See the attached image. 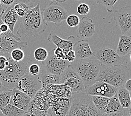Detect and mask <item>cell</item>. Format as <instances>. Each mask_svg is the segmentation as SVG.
I'll list each match as a JSON object with an SVG mask.
<instances>
[{
    "label": "cell",
    "mask_w": 131,
    "mask_h": 116,
    "mask_svg": "<svg viewBox=\"0 0 131 116\" xmlns=\"http://www.w3.org/2000/svg\"><path fill=\"white\" fill-rule=\"evenodd\" d=\"M19 27L17 34L20 37L36 36L45 32L48 24L43 18L40 4L31 8L23 18H19Z\"/></svg>",
    "instance_id": "cell-1"
},
{
    "label": "cell",
    "mask_w": 131,
    "mask_h": 116,
    "mask_svg": "<svg viewBox=\"0 0 131 116\" xmlns=\"http://www.w3.org/2000/svg\"><path fill=\"white\" fill-rule=\"evenodd\" d=\"M82 79L85 88L94 84L101 69L102 65L95 59L76 60L70 64Z\"/></svg>",
    "instance_id": "cell-2"
},
{
    "label": "cell",
    "mask_w": 131,
    "mask_h": 116,
    "mask_svg": "<svg viewBox=\"0 0 131 116\" xmlns=\"http://www.w3.org/2000/svg\"><path fill=\"white\" fill-rule=\"evenodd\" d=\"M70 99L71 106L67 116H102L90 96L84 92L72 93Z\"/></svg>",
    "instance_id": "cell-3"
},
{
    "label": "cell",
    "mask_w": 131,
    "mask_h": 116,
    "mask_svg": "<svg viewBox=\"0 0 131 116\" xmlns=\"http://www.w3.org/2000/svg\"><path fill=\"white\" fill-rule=\"evenodd\" d=\"M130 77L126 67L123 65L102 66L96 81H101L119 89L124 87Z\"/></svg>",
    "instance_id": "cell-4"
},
{
    "label": "cell",
    "mask_w": 131,
    "mask_h": 116,
    "mask_svg": "<svg viewBox=\"0 0 131 116\" xmlns=\"http://www.w3.org/2000/svg\"><path fill=\"white\" fill-rule=\"evenodd\" d=\"M27 73V63L15 62L11 58L9 65L0 71V80L6 89L12 90L20 78Z\"/></svg>",
    "instance_id": "cell-5"
},
{
    "label": "cell",
    "mask_w": 131,
    "mask_h": 116,
    "mask_svg": "<svg viewBox=\"0 0 131 116\" xmlns=\"http://www.w3.org/2000/svg\"><path fill=\"white\" fill-rule=\"evenodd\" d=\"M42 15L45 23H52L57 26H60L68 16L67 10L56 1L49 4L43 10Z\"/></svg>",
    "instance_id": "cell-6"
},
{
    "label": "cell",
    "mask_w": 131,
    "mask_h": 116,
    "mask_svg": "<svg viewBox=\"0 0 131 116\" xmlns=\"http://www.w3.org/2000/svg\"><path fill=\"white\" fill-rule=\"evenodd\" d=\"M15 88L33 98L37 92L43 87L38 76H32L27 73L17 81Z\"/></svg>",
    "instance_id": "cell-7"
},
{
    "label": "cell",
    "mask_w": 131,
    "mask_h": 116,
    "mask_svg": "<svg viewBox=\"0 0 131 116\" xmlns=\"http://www.w3.org/2000/svg\"><path fill=\"white\" fill-rule=\"evenodd\" d=\"M60 83L71 90L72 93L83 92L85 87L82 79L71 64L60 75Z\"/></svg>",
    "instance_id": "cell-8"
},
{
    "label": "cell",
    "mask_w": 131,
    "mask_h": 116,
    "mask_svg": "<svg viewBox=\"0 0 131 116\" xmlns=\"http://www.w3.org/2000/svg\"><path fill=\"white\" fill-rule=\"evenodd\" d=\"M94 56L102 66L123 65L124 59L117 54L116 51L108 47H103L94 52Z\"/></svg>",
    "instance_id": "cell-9"
},
{
    "label": "cell",
    "mask_w": 131,
    "mask_h": 116,
    "mask_svg": "<svg viewBox=\"0 0 131 116\" xmlns=\"http://www.w3.org/2000/svg\"><path fill=\"white\" fill-rule=\"evenodd\" d=\"M40 63L42 70L57 76H60L70 64L66 60H59L56 58L53 50L49 52L48 59Z\"/></svg>",
    "instance_id": "cell-10"
},
{
    "label": "cell",
    "mask_w": 131,
    "mask_h": 116,
    "mask_svg": "<svg viewBox=\"0 0 131 116\" xmlns=\"http://www.w3.org/2000/svg\"><path fill=\"white\" fill-rule=\"evenodd\" d=\"M113 17L115 25L119 27L122 35L128 32L131 29V6H126L115 10Z\"/></svg>",
    "instance_id": "cell-11"
},
{
    "label": "cell",
    "mask_w": 131,
    "mask_h": 116,
    "mask_svg": "<svg viewBox=\"0 0 131 116\" xmlns=\"http://www.w3.org/2000/svg\"><path fill=\"white\" fill-rule=\"evenodd\" d=\"M118 89L107 83L98 81L92 86L85 88L83 92L89 96H102L111 98L116 94Z\"/></svg>",
    "instance_id": "cell-12"
},
{
    "label": "cell",
    "mask_w": 131,
    "mask_h": 116,
    "mask_svg": "<svg viewBox=\"0 0 131 116\" xmlns=\"http://www.w3.org/2000/svg\"><path fill=\"white\" fill-rule=\"evenodd\" d=\"M95 33V24L92 19L84 16L80 20L77 30V37L79 39H88Z\"/></svg>",
    "instance_id": "cell-13"
},
{
    "label": "cell",
    "mask_w": 131,
    "mask_h": 116,
    "mask_svg": "<svg viewBox=\"0 0 131 116\" xmlns=\"http://www.w3.org/2000/svg\"><path fill=\"white\" fill-rule=\"evenodd\" d=\"M27 45V42L18 41L14 38L5 34L0 35V52L3 54H10L14 49H22Z\"/></svg>",
    "instance_id": "cell-14"
},
{
    "label": "cell",
    "mask_w": 131,
    "mask_h": 116,
    "mask_svg": "<svg viewBox=\"0 0 131 116\" xmlns=\"http://www.w3.org/2000/svg\"><path fill=\"white\" fill-rule=\"evenodd\" d=\"M31 99L32 98L29 96L14 88L12 90L10 104L15 106L25 112H27L29 111Z\"/></svg>",
    "instance_id": "cell-15"
},
{
    "label": "cell",
    "mask_w": 131,
    "mask_h": 116,
    "mask_svg": "<svg viewBox=\"0 0 131 116\" xmlns=\"http://www.w3.org/2000/svg\"><path fill=\"white\" fill-rule=\"evenodd\" d=\"M49 41H51L57 46V48L63 50L65 54L73 49L74 44L75 43V37L74 36H69L67 39L64 40L59 37L54 33H51L48 37Z\"/></svg>",
    "instance_id": "cell-16"
},
{
    "label": "cell",
    "mask_w": 131,
    "mask_h": 116,
    "mask_svg": "<svg viewBox=\"0 0 131 116\" xmlns=\"http://www.w3.org/2000/svg\"><path fill=\"white\" fill-rule=\"evenodd\" d=\"M73 50L75 53L76 60L89 59L94 56V52L91 50L88 42L86 40L77 41L74 44Z\"/></svg>",
    "instance_id": "cell-17"
},
{
    "label": "cell",
    "mask_w": 131,
    "mask_h": 116,
    "mask_svg": "<svg viewBox=\"0 0 131 116\" xmlns=\"http://www.w3.org/2000/svg\"><path fill=\"white\" fill-rule=\"evenodd\" d=\"M71 103L70 98L62 99L49 109L48 114L51 116H67Z\"/></svg>",
    "instance_id": "cell-18"
},
{
    "label": "cell",
    "mask_w": 131,
    "mask_h": 116,
    "mask_svg": "<svg viewBox=\"0 0 131 116\" xmlns=\"http://www.w3.org/2000/svg\"><path fill=\"white\" fill-rule=\"evenodd\" d=\"M1 18L2 21L8 26L11 32L13 33L15 25L19 20V17L14 10L13 5L4 11Z\"/></svg>",
    "instance_id": "cell-19"
},
{
    "label": "cell",
    "mask_w": 131,
    "mask_h": 116,
    "mask_svg": "<svg viewBox=\"0 0 131 116\" xmlns=\"http://www.w3.org/2000/svg\"><path fill=\"white\" fill-rule=\"evenodd\" d=\"M35 3V1L15 0V3L13 4L14 8L19 18H23L31 9L35 7V6H34Z\"/></svg>",
    "instance_id": "cell-20"
},
{
    "label": "cell",
    "mask_w": 131,
    "mask_h": 116,
    "mask_svg": "<svg viewBox=\"0 0 131 116\" xmlns=\"http://www.w3.org/2000/svg\"><path fill=\"white\" fill-rule=\"evenodd\" d=\"M131 52V37L121 35L117 48L116 52L121 58H124Z\"/></svg>",
    "instance_id": "cell-21"
},
{
    "label": "cell",
    "mask_w": 131,
    "mask_h": 116,
    "mask_svg": "<svg viewBox=\"0 0 131 116\" xmlns=\"http://www.w3.org/2000/svg\"><path fill=\"white\" fill-rule=\"evenodd\" d=\"M38 77L43 88L48 87L50 86L61 84L60 76L49 73L43 70H42L41 73Z\"/></svg>",
    "instance_id": "cell-22"
},
{
    "label": "cell",
    "mask_w": 131,
    "mask_h": 116,
    "mask_svg": "<svg viewBox=\"0 0 131 116\" xmlns=\"http://www.w3.org/2000/svg\"><path fill=\"white\" fill-rule=\"evenodd\" d=\"M117 94L121 105L124 110H126L130 107L131 99L129 91L123 87L118 89Z\"/></svg>",
    "instance_id": "cell-23"
},
{
    "label": "cell",
    "mask_w": 131,
    "mask_h": 116,
    "mask_svg": "<svg viewBox=\"0 0 131 116\" xmlns=\"http://www.w3.org/2000/svg\"><path fill=\"white\" fill-rule=\"evenodd\" d=\"M92 102L97 110L102 114L105 112L106 109L107 108L110 98L107 97L98 96H90Z\"/></svg>",
    "instance_id": "cell-24"
},
{
    "label": "cell",
    "mask_w": 131,
    "mask_h": 116,
    "mask_svg": "<svg viewBox=\"0 0 131 116\" xmlns=\"http://www.w3.org/2000/svg\"><path fill=\"white\" fill-rule=\"evenodd\" d=\"M124 111L122 107L121 103L118 98L117 94L110 98L107 108L105 113H118Z\"/></svg>",
    "instance_id": "cell-25"
},
{
    "label": "cell",
    "mask_w": 131,
    "mask_h": 116,
    "mask_svg": "<svg viewBox=\"0 0 131 116\" xmlns=\"http://www.w3.org/2000/svg\"><path fill=\"white\" fill-rule=\"evenodd\" d=\"M2 114L5 116H23L25 112L18 108L15 106L9 104L1 110Z\"/></svg>",
    "instance_id": "cell-26"
},
{
    "label": "cell",
    "mask_w": 131,
    "mask_h": 116,
    "mask_svg": "<svg viewBox=\"0 0 131 116\" xmlns=\"http://www.w3.org/2000/svg\"><path fill=\"white\" fill-rule=\"evenodd\" d=\"M27 73L32 76H39L42 71L41 63L36 60H31L27 63Z\"/></svg>",
    "instance_id": "cell-27"
},
{
    "label": "cell",
    "mask_w": 131,
    "mask_h": 116,
    "mask_svg": "<svg viewBox=\"0 0 131 116\" xmlns=\"http://www.w3.org/2000/svg\"><path fill=\"white\" fill-rule=\"evenodd\" d=\"M12 90H4L0 93V111L10 104Z\"/></svg>",
    "instance_id": "cell-28"
},
{
    "label": "cell",
    "mask_w": 131,
    "mask_h": 116,
    "mask_svg": "<svg viewBox=\"0 0 131 116\" xmlns=\"http://www.w3.org/2000/svg\"><path fill=\"white\" fill-rule=\"evenodd\" d=\"M49 52L47 50L43 48H39L36 49L34 53V56L36 61L42 62L48 59Z\"/></svg>",
    "instance_id": "cell-29"
},
{
    "label": "cell",
    "mask_w": 131,
    "mask_h": 116,
    "mask_svg": "<svg viewBox=\"0 0 131 116\" xmlns=\"http://www.w3.org/2000/svg\"><path fill=\"white\" fill-rule=\"evenodd\" d=\"M10 56L12 60L16 62H21L23 61L25 57V53L20 48L14 49L11 53Z\"/></svg>",
    "instance_id": "cell-30"
},
{
    "label": "cell",
    "mask_w": 131,
    "mask_h": 116,
    "mask_svg": "<svg viewBox=\"0 0 131 116\" xmlns=\"http://www.w3.org/2000/svg\"><path fill=\"white\" fill-rule=\"evenodd\" d=\"M118 0H108V1H105V0H101V1H94V4H102L106 8V10L108 12L112 13L114 11V6L115 3H117Z\"/></svg>",
    "instance_id": "cell-31"
},
{
    "label": "cell",
    "mask_w": 131,
    "mask_h": 116,
    "mask_svg": "<svg viewBox=\"0 0 131 116\" xmlns=\"http://www.w3.org/2000/svg\"><path fill=\"white\" fill-rule=\"evenodd\" d=\"M10 54H3L0 52V71L5 70L10 64Z\"/></svg>",
    "instance_id": "cell-32"
},
{
    "label": "cell",
    "mask_w": 131,
    "mask_h": 116,
    "mask_svg": "<svg viewBox=\"0 0 131 116\" xmlns=\"http://www.w3.org/2000/svg\"><path fill=\"white\" fill-rule=\"evenodd\" d=\"M66 21L67 24L69 26L71 27H74L78 26L80 24V20L77 15H70L68 16Z\"/></svg>",
    "instance_id": "cell-33"
},
{
    "label": "cell",
    "mask_w": 131,
    "mask_h": 116,
    "mask_svg": "<svg viewBox=\"0 0 131 116\" xmlns=\"http://www.w3.org/2000/svg\"><path fill=\"white\" fill-rule=\"evenodd\" d=\"M90 11V8L89 6L85 4V3H82L79 4L77 8V12L80 15L85 16L88 15Z\"/></svg>",
    "instance_id": "cell-34"
},
{
    "label": "cell",
    "mask_w": 131,
    "mask_h": 116,
    "mask_svg": "<svg viewBox=\"0 0 131 116\" xmlns=\"http://www.w3.org/2000/svg\"><path fill=\"white\" fill-rule=\"evenodd\" d=\"M54 51V54L56 58L59 60H65V54L63 50L60 48H57L53 50Z\"/></svg>",
    "instance_id": "cell-35"
},
{
    "label": "cell",
    "mask_w": 131,
    "mask_h": 116,
    "mask_svg": "<svg viewBox=\"0 0 131 116\" xmlns=\"http://www.w3.org/2000/svg\"><path fill=\"white\" fill-rule=\"evenodd\" d=\"M75 53L73 50L69 51L65 54V60L67 61L69 63H73V62L75 60Z\"/></svg>",
    "instance_id": "cell-36"
},
{
    "label": "cell",
    "mask_w": 131,
    "mask_h": 116,
    "mask_svg": "<svg viewBox=\"0 0 131 116\" xmlns=\"http://www.w3.org/2000/svg\"><path fill=\"white\" fill-rule=\"evenodd\" d=\"M15 1V0H0V2L5 11L6 9L14 4Z\"/></svg>",
    "instance_id": "cell-37"
},
{
    "label": "cell",
    "mask_w": 131,
    "mask_h": 116,
    "mask_svg": "<svg viewBox=\"0 0 131 116\" xmlns=\"http://www.w3.org/2000/svg\"><path fill=\"white\" fill-rule=\"evenodd\" d=\"M124 111L123 112H118V113H104L102 114V116H122L123 114Z\"/></svg>",
    "instance_id": "cell-38"
},
{
    "label": "cell",
    "mask_w": 131,
    "mask_h": 116,
    "mask_svg": "<svg viewBox=\"0 0 131 116\" xmlns=\"http://www.w3.org/2000/svg\"><path fill=\"white\" fill-rule=\"evenodd\" d=\"M124 87L128 90L129 91V92H131V78L128 80L125 84H124Z\"/></svg>",
    "instance_id": "cell-39"
},
{
    "label": "cell",
    "mask_w": 131,
    "mask_h": 116,
    "mask_svg": "<svg viewBox=\"0 0 131 116\" xmlns=\"http://www.w3.org/2000/svg\"><path fill=\"white\" fill-rule=\"evenodd\" d=\"M8 90V89H6L5 88L4 86H3L2 84V83H1V80H0V93L3 92V91H4V90Z\"/></svg>",
    "instance_id": "cell-40"
},
{
    "label": "cell",
    "mask_w": 131,
    "mask_h": 116,
    "mask_svg": "<svg viewBox=\"0 0 131 116\" xmlns=\"http://www.w3.org/2000/svg\"><path fill=\"white\" fill-rule=\"evenodd\" d=\"M5 10L4 9V7H2V6L1 4V2H0V16H2L3 14H4Z\"/></svg>",
    "instance_id": "cell-41"
},
{
    "label": "cell",
    "mask_w": 131,
    "mask_h": 116,
    "mask_svg": "<svg viewBox=\"0 0 131 116\" xmlns=\"http://www.w3.org/2000/svg\"><path fill=\"white\" fill-rule=\"evenodd\" d=\"M122 116H130L129 113H128V109H126V110L124 111L123 114Z\"/></svg>",
    "instance_id": "cell-42"
},
{
    "label": "cell",
    "mask_w": 131,
    "mask_h": 116,
    "mask_svg": "<svg viewBox=\"0 0 131 116\" xmlns=\"http://www.w3.org/2000/svg\"><path fill=\"white\" fill-rule=\"evenodd\" d=\"M23 116H34L32 115V114L31 113H30L29 112H26L25 113Z\"/></svg>",
    "instance_id": "cell-43"
},
{
    "label": "cell",
    "mask_w": 131,
    "mask_h": 116,
    "mask_svg": "<svg viewBox=\"0 0 131 116\" xmlns=\"http://www.w3.org/2000/svg\"><path fill=\"white\" fill-rule=\"evenodd\" d=\"M128 113L129 114V115L131 116V106H130V107H129L128 109Z\"/></svg>",
    "instance_id": "cell-44"
},
{
    "label": "cell",
    "mask_w": 131,
    "mask_h": 116,
    "mask_svg": "<svg viewBox=\"0 0 131 116\" xmlns=\"http://www.w3.org/2000/svg\"><path fill=\"white\" fill-rule=\"evenodd\" d=\"M0 116H5V115H4V114H2V113L1 112V111H0Z\"/></svg>",
    "instance_id": "cell-45"
},
{
    "label": "cell",
    "mask_w": 131,
    "mask_h": 116,
    "mask_svg": "<svg viewBox=\"0 0 131 116\" xmlns=\"http://www.w3.org/2000/svg\"><path fill=\"white\" fill-rule=\"evenodd\" d=\"M129 60H130V64H131V52H130V55H129Z\"/></svg>",
    "instance_id": "cell-46"
},
{
    "label": "cell",
    "mask_w": 131,
    "mask_h": 116,
    "mask_svg": "<svg viewBox=\"0 0 131 116\" xmlns=\"http://www.w3.org/2000/svg\"><path fill=\"white\" fill-rule=\"evenodd\" d=\"M45 116H51V115H50L49 114H48H48H46V115Z\"/></svg>",
    "instance_id": "cell-47"
},
{
    "label": "cell",
    "mask_w": 131,
    "mask_h": 116,
    "mask_svg": "<svg viewBox=\"0 0 131 116\" xmlns=\"http://www.w3.org/2000/svg\"><path fill=\"white\" fill-rule=\"evenodd\" d=\"M130 99H131V92H130Z\"/></svg>",
    "instance_id": "cell-48"
}]
</instances>
